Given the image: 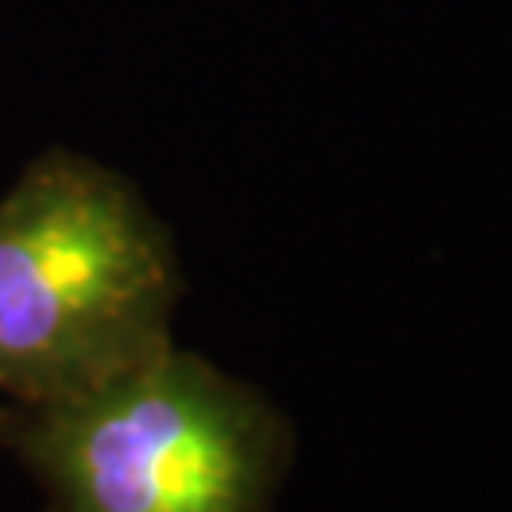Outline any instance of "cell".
<instances>
[{
	"instance_id": "obj_2",
	"label": "cell",
	"mask_w": 512,
	"mask_h": 512,
	"mask_svg": "<svg viewBox=\"0 0 512 512\" xmlns=\"http://www.w3.org/2000/svg\"><path fill=\"white\" fill-rule=\"evenodd\" d=\"M0 444L46 512H266L289 437L251 387L171 346L73 399L4 403Z\"/></svg>"
},
{
	"instance_id": "obj_1",
	"label": "cell",
	"mask_w": 512,
	"mask_h": 512,
	"mask_svg": "<svg viewBox=\"0 0 512 512\" xmlns=\"http://www.w3.org/2000/svg\"><path fill=\"white\" fill-rule=\"evenodd\" d=\"M179 266L137 190L65 148L0 198V395L61 403L171 349Z\"/></svg>"
},
{
	"instance_id": "obj_3",
	"label": "cell",
	"mask_w": 512,
	"mask_h": 512,
	"mask_svg": "<svg viewBox=\"0 0 512 512\" xmlns=\"http://www.w3.org/2000/svg\"><path fill=\"white\" fill-rule=\"evenodd\" d=\"M4 403H8V399H4V395H0V414H4Z\"/></svg>"
}]
</instances>
